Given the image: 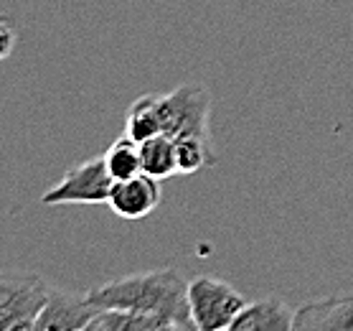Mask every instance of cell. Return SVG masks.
<instances>
[{"instance_id":"1","label":"cell","mask_w":353,"mask_h":331,"mask_svg":"<svg viewBox=\"0 0 353 331\" xmlns=\"http://www.w3.org/2000/svg\"><path fill=\"white\" fill-rule=\"evenodd\" d=\"M87 299L99 311H137V314H153L170 319L183 331H196L188 306V281L176 267H161V270H145L132 273L117 281L102 283Z\"/></svg>"},{"instance_id":"2","label":"cell","mask_w":353,"mask_h":331,"mask_svg":"<svg viewBox=\"0 0 353 331\" xmlns=\"http://www.w3.org/2000/svg\"><path fill=\"white\" fill-rule=\"evenodd\" d=\"M188 306L196 331H226L247 301L226 281L199 275L188 283Z\"/></svg>"},{"instance_id":"3","label":"cell","mask_w":353,"mask_h":331,"mask_svg":"<svg viewBox=\"0 0 353 331\" xmlns=\"http://www.w3.org/2000/svg\"><path fill=\"white\" fill-rule=\"evenodd\" d=\"M158 97V113L163 122V135L173 138H191L201 135L209 138V113H211V95L203 84H181L173 92L155 95Z\"/></svg>"},{"instance_id":"4","label":"cell","mask_w":353,"mask_h":331,"mask_svg":"<svg viewBox=\"0 0 353 331\" xmlns=\"http://www.w3.org/2000/svg\"><path fill=\"white\" fill-rule=\"evenodd\" d=\"M51 296L36 273H6L0 278V331H31Z\"/></svg>"},{"instance_id":"5","label":"cell","mask_w":353,"mask_h":331,"mask_svg":"<svg viewBox=\"0 0 353 331\" xmlns=\"http://www.w3.org/2000/svg\"><path fill=\"white\" fill-rule=\"evenodd\" d=\"M114 178L107 171L105 155L89 158L69 169L57 186H51L46 194H41L43 207L57 204H107L112 194Z\"/></svg>"},{"instance_id":"6","label":"cell","mask_w":353,"mask_h":331,"mask_svg":"<svg viewBox=\"0 0 353 331\" xmlns=\"http://www.w3.org/2000/svg\"><path fill=\"white\" fill-rule=\"evenodd\" d=\"M97 316H99V308L87 299V293L51 288L46 306L31 331H84Z\"/></svg>"},{"instance_id":"7","label":"cell","mask_w":353,"mask_h":331,"mask_svg":"<svg viewBox=\"0 0 353 331\" xmlns=\"http://www.w3.org/2000/svg\"><path fill=\"white\" fill-rule=\"evenodd\" d=\"M290 331H353V291L307 301L295 311Z\"/></svg>"},{"instance_id":"8","label":"cell","mask_w":353,"mask_h":331,"mask_svg":"<svg viewBox=\"0 0 353 331\" xmlns=\"http://www.w3.org/2000/svg\"><path fill=\"white\" fill-rule=\"evenodd\" d=\"M161 181L148 173L114 181L107 207L122 219H145L161 204Z\"/></svg>"},{"instance_id":"9","label":"cell","mask_w":353,"mask_h":331,"mask_svg":"<svg viewBox=\"0 0 353 331\" xmlns=\"http://www.w3.org/2000/svg\"><path fill=\"white\" fill-rule=\"evenodd\" d=\"M295 311L280 299H262L247 303L226 331H290Z\"/></svg>"},{"instance_id":"10","label":"cell","mask_w":353,"mask_h":331,"mask_svg":"<svg viewBox=\"0 0 353 331\" xmlns=\"http://www.w3.org/2000/svg\"><path fill=\"white\" fill-rule=\"evenodd\" d=\"M125 135H130L135 143H145L155 135H163V122L155 95H143L130 105L128 117H125Z\"/></svg>"},{"instance_id":"11","label":"cell","mask_w":353,"mask_h":331,"mask_svg":"<svg viewBox=\"0 0 353 331\" xmlns=\"http://www.w3.org/2000/svg\"><path fill=\"white\" fill-rule=\"evenodd\" d=\"M140 155H143V173L165 181V178L178 173L176 161V140L168 135H155L150 140L140 143Z\"/></svg>"},{"instance_id":"12","label":"cell","mask_w":353,"mask_h":331,"mask_svg":"<svg viewBox=\"0 0 353 331\" xmlns=\"http://www.w3.org/2000/svg\"><path fill=\"white\" fill-rule=\"evenodd\" d=\"M99 326L102 331H183L170 319L153 314H137V311H99Z\"/></svg>"},{"instance_id":"13","label":"cell","mask_w":353,"mask_h":331,"mask_svg":"<svg viewBox=\"0 0 353 331\" xmlns=\"http://www.w3.org/2000/svg\"><path fill=\"white\" fill-rule=\"evenodd\" d=\"M107 171L112 173L114 181L140 176L143 173V155H140V143H135L130 135L117 138L105 153Z\"/></svg>"},{"instance_id":"14","label":"cell","mask_w":353,"mask_h":331,"mask_svg":"<svg viewBox=\"0 0 353 331\" xmlns=\"http://www.w3.org/2000/svg\"><path fill=\"white\" fill-rule=\"evenodd\" d=\"M176 161H178V173L191 176L199 171L209 169L216 163V153L211 148V138H178L176 140Z\"/></svg>"},{"instance_id":"15","label":"cell","mask_w":353,"mask_h":331,"mask_svg":"<svg viewBox=\"0 0 353 331\" xmlns=\"http://www.w3.org/2000/svg\"><path fill=\"white\" fill-rule=\"evenodd\" d=\"M13 41H16V36H13V28L6 23V26H3V57H8V54H10V49H13Z\"/></svg>"}]
</instances>
